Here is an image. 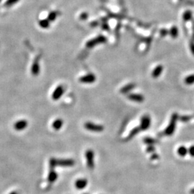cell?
<instances>
[{"label":"cell","mask_w":194,"mask_h":194,"mask_svg":"<svg viewBox=\"0 0 194 194\" xmlns=\"http://www.w3.org/2000/svg\"><path fill=\"white\" fill-rule=\"evenodd\" d=\"M84 127L89 131L95 132H101L104 130V127L102 125H96L92 122H86L84 125Z\"/></svg>","instance_id":"obj_1"},{"label":"cell","mask_w":194,"mask_h":194,"mask_svg":"<svg viewBox=\"0 0 194 194\" xmlns=\"http://www.w3.org/2000/svg\"><path fill=\"white\" fill-rule=\"evenodd\" d=\"M106 40H107V38H106L105 37L99 36L97 37V38H94L93 39V40L88 41L87 43H86V46H87L88 48H93V47L99 45V44L105 43Z\"/></svg>","instance_id":"obj_2"},{"label":"cell","mask_w":194,"mask_h":194,"mask_svg":"<svg viewBox=\"0 0 194 194\" xmlns=\"http://www.w3.org/2000/svg\"><path fill=\"white\" fill-rule=\"evenodd\" d=\"M86 157L87 159V165L88 167L90 169H93L94 167V152L91 150L86 151Z\"/></svg>","instance_id":"obj_3"},{"label":"cell","mask_w":194,"mask_h":194,"mask_svg":"<svg viewBox=\"0 0 194 194\" xmlns=\"http://www.w3.org/2000/svg\"><path fill=\"white\" fill-rule=\"evenodd\" d=\"M63 93H64V88L63 86H58L55 91H53V94H52V98L53 100H58V99L63 96Z\"/></svg>","instance_id":"obj_4"},{"label":"cell","mask_w":194,"mask_h":194,"mask_svg":"<svg viewBox=\"0 0 194 194\" xmlns=\"http://www.w3.org/2000/svg\"><path fill=\"white\" fill-rule=\"evenodd\" d=\"M79 81L81 83H86V84H92L96 81V76L92 73H89V74L85 75V76H82L80 78Z\"/></svg>","instance_id":"obj_5"},{"label":"cell","mask_w":194,"mask_h":194,"mask_svg":"<svg viewBox=\"0 0 194 194\" xmlns=\"http://www.w3.org/2000/svg\"><path fill=\"white\" fill-rule=\"evenodd\" d=\"M175 121H176V115H173L172 117V120L169 125V126L168 127V128L165 130V134L167 135H170L175 131Z\"/></svg>","instance_id":"obj_6"},{"label":"cell","mask_w":194,"mask_h":194,"mask_svg":"<svg viewBox=\"0 0 194 194\" xmlns=\"http://www.w3.org/2000/svg\"><path fill=\"white\" fill-rule=\"evenodd\" d=\"M55 166L56 165L59 166H63V167H70L73 166L74 165V161L73 160H57L55 159Z\"/></svg>","instance_id":"obj_7"},{"label":"cell","mask_w":194,"mask_h":194,"mask_svg":"<svg viewBox=\"0 0 194 194\" xmlns=\"http://www.w3.org/2000/svg\"><path fill=\"white\" fill-rule=\"evenodd\" d=\"M150 118L149 116H144L141 120V130H145L150 127Z\"/></svg>","instance_id":"obj_8"},{"label":"cell","mask_w":194,"mask_h":194,"mask_svg":"<svg viewBox=\"0 0 194 194\" xmlns=\"http://www.w3.org/2000/svg\"><path fill=\"white\" fill-rule=\"evenodd\" d=\"M27 126V122L25 120H20V121L17 122L16 123H14V128L16 130H22L24 129H25Z\"/></svg>","instance_id":"obj_9"},{"label":"cell","mask_w":194,"mask_h":194,"mask_svg":"<svg viewBox=\"0 0 194 194\" xmlns=\"http://www.w3.org/2000/svg\"><path fill=\"white\" fill-rule=\"evenodd\" d=\"M87 180L86 179H79L76 182V187L78 189H84L87 185Z\"/></svg>","instance_id":"obj_10"},{"label":"cell","mask_w":194,"mask_h":194,"mask_svg":"<svg viewBox=\"0 0 194 194\" xmlns=\"http://www.w3.org/2000/svg\"><path fill=\"white\" fill-rule=\"evenodd\" d=\"M128 98L131 100L134 101V102H142L144 101V97L140 95V94H130L128 96Z\"/></svg>","instance_id":"obj_11"},{"label":"cell","mask_w":194,"mask_h":194,"mask_svg":"<svg viewBox=\"0 0 194 194\" xmlns=\"http://www.w3.org/2000/svg\"><path fill=\"white\" fill-rule=\"evenodd\" d=\"M31 71H32V75H34V76H37L39 74V72H40V65H39V63L37 61H35L34 62L33 64H32Z\"/></svg>","instance_id":"obj_12"},{"label":"cell","mask_w":194,"mask_h":194,"mask_svg":"<svg viewBox=\"0 0 194 194\" xmlns=\"http://www.w3.org/2000/svg\"><path fill=\"white\" fill-rule=\"evenodd\" d=\"M188 153V150L185 147V146H180L179 147L178 149V154L181 157H184V156L186 155Z\"/></svg>","instance_id":"obj_13"},{"label":"cell","mask_w":194,"mask_h":194,"mask_svg":"<svg viewBox=\"0 0 194 194\" xmlns=\"http://www.w3.org/2000/svg\"><path fill=\"white\" fill-rule=\"evenodd\" d=\"M63 120H61V119H58V120H55L54 122L53 123V127L54 128L55 130H58L63 127Z\"/></svg>","instance_id":"obj_14"},{"label":"cell","mask_w":194,"mask_h":194,"mask_svg":"<svg viewBox=\"0 0 194 194\" xmlns=\"http://www.w3.org/2000/svg\"><path fill=\"white\" fill-rule=\"evenodd\" d=\"M163 71V66H158L157 67H156L155 69L152 71V77L154 78H157L161 74Z\"/></svg>","instance_id":"obj_15"},{"label":"cell","mask_w":194,"mask_h":194,"mask_svg":"<svg viewBox=\"0 0 194 194\" xmlns=\"http://www.w3.org/2000/svg\"><path fill=\"white\" fill-rule=\"evenodd\" d=\"M57 178H58V175L55 172H54L53 170L50 172L48 175V181L50 183H53L57 180Z\"/></svg>","instance_id":"obj_16"},{"label":"cell","mask_w":194,"mask_h":194,"mask_svg":"<svg viewBox=\"0 0 194 194\" xmlns=\"http://www.w3.org/2000/svg\"><path fill=\"white\" fill-rule=\"evenodd\" d=\"M135 84H129V85H127L125 86H124L123 88L121 89V92L122 94H125V93H127L130 91H131L132 89H133L135 88Z\"/></svg>","instance_id":"obj_17"},{"label":"cell","mask_w":194,"mask_h":194,"mask_svg":"<svg viewBox=\"0 0 194 194\" xmlns=\"http://www.w3.org/2000/svg\"><path fill=\"white\" fill-rule=\"evenodd\" d=\"M40 26L42 27V28H48V27L50 26V21L48 20V19H42V20L40 21Z\"/></svg>","instance_id":"obj_18"},{"label":"cell","mask_w":194,"mask_h":194,"mask_svg":"<svg viewBox=\"0 0 194 194\" xmlns=\"http://www.w3.org/2000/svg\"><path fill=\"white\" fill-rule=\"evenodd\" d=\"M185 84H188V85L193 84L194 83V75H190V76H188V77L185 78Z\"/></svg>","instance_id":"obj_19"},{"label":"cell","mask_w":194,"mask_h":194,"mask_svg":"<svg viewBox=\"0 0 194 194\" xmlns=\"http://www.w3.org/2000/svg\"><path fill=\"white\" fill-rule=\"evenodd\" d=\"M57 17V13L55 12H52L49 14L48 15V19L50 22H52V21H54Z\"/></svg>","instance_id":"obj_20"},{"label":"cell","mask_w":194,"mask_h":194,"mask_svg":"<svg viewBox=\"0 0 194 194\" xmlns=\"http://www.w3.org/2000/svg\"><path fill=\"white\" fill-rule=\"evenodd\" d=\"M191 16H192L191 12H190V11H187V12H185V14H184L183 18L185 20H189V19L191 18Z\"/></svg>","instance_id":"obj_21"},{"label":"cell","mask_w":194,"mask_h":194,"mask_svg":"<svg viewBox=\"0 0 194 194\" xmlns=\"http://www.w3.org/2000/svg\"><path fill=\"white\" fill-rule=\"evenodd\" d=\"M19 0H7L5 3L6 6H12L13 4H14L15 3H17Z\"/></svg>","instance_id":"obj_22"},{"label":"cell","mask_w":194,"mask_h":194,"mask_svg":"<svg viewBox=\"0 0 194 194\" xmlns=\"http://www.w3.org/2000/svg\"><path fill=\"white\" fill-rule=\"evenodd\" d=\"M140 129L139 128H135L132 131H131V133L130 134V135H129V138H131L133 136H135V135H136L137 133H138V132H139Z\"/></svg>","instance_id":"obj_23"},{"label":"cell","mask_w":194,"mask_h":194,"mask_svg":"<svg viewBox=\"0 0 194 194\" xmlns=\"http://www.w3.org/2000/svg\"><path fill=\"white\" fill-rule=\"evenodd\" d=\"M188 153L191 157H194V145L190 146L188 149Z\"/></svg>","instance_id":"obj_24"},{"label":"cell","mask_w":194,"mask_h":194,"mask_svg":"<svg viewBox=\"0 0 194 194\" xmlns=\"http://www.w3.org/2000/svg\"><path fill=\"white\" fill-rule=\"evenodd\" d=\"M171 33H172L173 36L175 37L176 35H178V30H177V29H176L175 27H173V28L172 30H171Z\"/></svg>","instance_id":"obj_25"},{"label":"cell","mask_w":194,"mask_h":194,"mask_svg":"<svg viewBox=\"0 0 194 194\" xmlns=\"http://www.w3.org/2000/svg\"><path fill=\"white\" fill-rule=\"evenodd\" d=\"M88 17V14L87 13H83L81 15V19H86Z\"/></svg>","instance_id":"obj_26"},{"label":"cell","mask_w":194,"mask_h":194,"mask_svg":"<svg viewBox=\"0 0 194 194\" xmlns=\"http://www.w3.org/2000/svg\"><path fill=\"white\" fill-rule=\"evenodd\" d=\"M190 49H191L192 52H193V53L194 54V44H190Z\"/></svg>","instance_id":"obj_27"},{"label":"cell","mask_w":194,"mask_h":194,"mask_svg":"<svg viewBox=\"0 0 194 194\" xmlns=\"http://www.w3.org/2000/svg\"><path fill=\"white\" fill-rule=\"evenodd\" d=\"M9 194H19L18 193H17V192H16V191H14V192H12V193H10Z\"/></svg>","instance_id":"obj_28"},{"label":"cell","mask_w":194,"mask_h":194,"mask_svg":"<svg viewBox=\"0 0 194 194\" xmlns=\"http://www.w3.org/2000/svg\"><path fill=\"white\" fill-rule=\"evenodd\" d=\"M190 193L192 194H194V188H193L191 190H190Z\"/></svg>","instance_id":"obj_29"},{"label":"cell","mask_w":194,"mask_h":194,"mask_svg":"<svg viewBox=\"0 0 194 194\" xmlns=\"http://www.w3.org/2000/svg\"><path fill=\"white\" fill-rule=\"evenodd\" d=\"M1 1V0H0V1Z\"/></svg>","instance_id":"obj_30"}]
</instances>
